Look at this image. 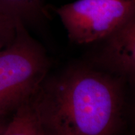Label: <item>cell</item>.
Segmentation results:
<instances>
[{
	"label": "cell",
	"mask_w": 135,
	"mask_h": 135,
	"mask_svg": "<svg viewBox=\"0 0 135 135\" xmlns=\"http://www.w3.org/2000/svg\"><path fill=\"white\" fill-rule=\"evenodd\" d=\"M45 0H0V12L25 23L47 15Z\"/></svg>",
	"instance_id": "6"
},
{
	"label": "cell",
	"mask_w": 135,
	"mask_h": 135,
	"mask_svg": "<svg viewBox=\"0 0 135 135\" xmlns=\"http://www.w3.org/2000/svg\"><path fill=\"white\" fill-rule=\"evenodd\" d=\"M106 39L102 63L135 84V13Z\"/></svg>",
	"instance_id": "4"
},
{
	"label": "cell",
	"mask_w": 135,
	"mask_h": 135,
	"mask_svg": "<svg viewBox=\"0 0 135 135\" xmlns=\"http://www.w3.org/2000/svg\"><path fill=\"white\" fill-rule=\"evenodd\" d=\"M0 135H47L33 96L16 109L13 118Z\"/></svg>",
	"instance_id": "5"
},
{
	"label": "cell",
	"mask_w": 135,
	"mask_h": 135,
	"mask_svg": "<svg viewBox=\"0 0 135 135\" xmlns=\"http://www.w3.org/2000/svg\"><path fill=\"white\" fill-rule=\"evenodd\" d=\"M45 126L47 135H74L62 121L54 116L44 107L38 105Z\"/></svg>",
	"instance_id": "7"
},
{
	"label": "cell",
	"mask_w": 135,
	"mask_h": 135,
	"mask_svg": "<svg viewBox=\"0 0 135 135\" xmlns=\"http://www.w3.org/2000/svg\"><path fill=\"white\" fill-rule=\"evenodd\" d=\"M35 97L74 135H113L119 119L121 90L115 79L86 68L41 85Z\"/></svg>",
	"instance_id": "1"
},
{
	"label": "cell",
	"mask_w": 135,
	"mask_h": 135,
	"mask_svg": "<svg viewBox=\"0 0 135 135\" xmlns=\"http://www.w3.org/2000/svg\"><path fill=\"white\" fill-rule=\"evenodd\" d=\"M3 128H4V127L1 125V123H0V134H1V133H2V131L3 130Z\"/></svg>",
	"instance_id": "9"
},
{
	"label": "cell",
	"mask_w": 135,
	"mask_h": 135,
	"mask_svg": "<svg viewBox=\"0 0 135 135\" xmlns=\"http://www.w3.org/2000/svg\"><path fill=\"white\" fill-rule=\"evenodd\" d=\"M19 20L0 12V50L14 39Z\"/></svg>",
	"instance_id": "8"
},
{
	"label": "cell",
	"mask_w": 135,
	"mask_h": 135,
	"mask_svg": "<svg viewBox=\"0 0 135 135\" xmlns=\"http://www.w3.org/2000/svg\"><path fill=\"white\" fill-rule=\"evenodd\" d=\"M48 68L44 49L19 20L14 39L0 50V116L18 108L38 91Z\"/></svg>",
	"instance_id": "2"
},
{
	"label": "cell",
	"mask_w": 135,
	"mask_h": 135,
	"mask_svg": "<svg viewBox=\"0 0 135 135\" xmlns=\"http://www.w3.org/2000/svg\"><path fill=\"white\" fill-rule=\"evenodd\" d=\"M69 39L86 44L107 38L135 13V0H77L56 9Z\"/></svg>",
	"instance_id": "3"
}]
</instances>
